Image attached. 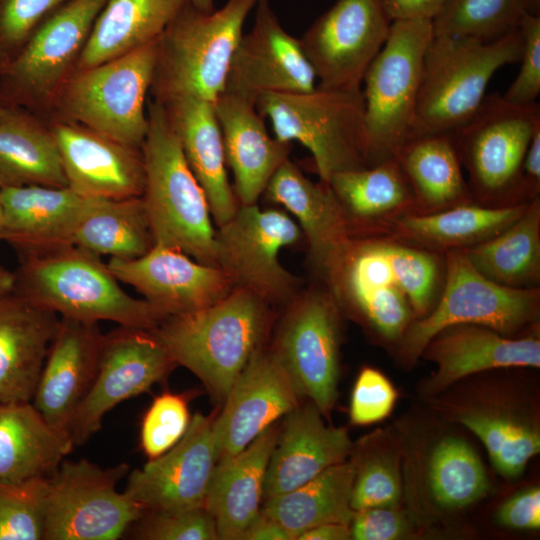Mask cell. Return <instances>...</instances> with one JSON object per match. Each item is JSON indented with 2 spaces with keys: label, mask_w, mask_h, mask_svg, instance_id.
Listing matches in <instances>:
<instances>
[{
  "label": "cell",
  "mask_w": 540,
  "mask_h": 540,
  "mask_svg": "<svg viewBox=\"0 0 540 540\" xmlns=\"http://www.w3.org/2000/svg\"><path fill=\"white\" fill-rule=\"evenodd\" d=\"M445 256L390 236H352L319 280L343 315L396 349L409 325L437 303Z\"/></svg>",
  "instance_id": "cell-1"
},
{
  "label": "cell",
  "mask_w": 540,
  "mask_h": 540,
  "mask_svg": "<svg viewBox=\"0 0 540 540\" xmlns=\"http://www.w3.org/2000/svg\"><path fill=\"white\" fill-rule=\"evenodd\" d=\"M270 305L234 288L219 302L168 316L153 330L177 365L190 370L218 402H224L252 355L263 346Z\"/></svg>",
  "instance_id": "cell-2"
},
{
  "label": "cell",
  "mask_w": 540,
  "mask_h": 540,
  "mask_svg": "<svg viewBox=\"0 0 540 540\" xmlns=\"http://www.w3.org/2000/svg\"><path fill=\"white\" fill-rule=\"evenodd\" d=\"M118 282L100 256L67 245L23 256L14 292L61 318L154 330L166 317Z\"/></svg>",
  "instance_id": "cell-3"
},
{
  "label": "cell",
  "mask_w": 540,
  "mask_h": 540,
  "mask_svg": "<svg viewBox=\"0 0 540 540\" xmlns=\"http://www.w3.org/2000/svg\"><path fill=\"white\" fill-rule=\"evenodd\" d=\"M147 115L148 130L141 146L145 170L141 198L154 245L216 266V230L205 192L185 159L163 105L152 99Z\"/></svg>",
  "instance_id": "cell-4"
},
{
  "label": "cell",
  "mask_w": 540,
  "mask_h": 540,
  "mask_svg": "<svg viewBox=\"0 0 540 540\" xmlns=\"http://www.w3.org/2000/svg\"><path fill=\"white\" fill-rule=\"evenodd\" d=\"M256 2L228 0L205 13L187 1L157 40L152 99L191 96L214 103L225 91L233 53Z\"/></svg>",
  "instance_id": "cell-5"
},
{
  "label": "cell",
  "mask_w": 540,
  "mask_h": 540,
  "mask_svg": "<svg viewBox=\"0 0 540 540\" xmlns=\"http://www.w3.org/2000/svg\"><path fill=\"white\" fill-rule=\"evenodd\" d=\"M522 49L520 27L489 42L433 36L423 60L409 136L460 128L480 108L493 75L518 63Z\"/></svg>",
  "instance_id": "cell-6"
},
{
  "label": "cell",
  "mask_w": 540,
  "mask_h": 540,
  "mask_svg": "<svg viewBox=\"0 0 540 540\" xmlns=\"http://www.w3.org/2000/svg\"><path fill=\"white\" fill-rule=\"evenodd\" d=\"M157 40L75 70L58 92L48 121L81 124L141 148L148 130L146 99L153 81Z\"/></svg>",
  "instance_id": "cell-7"
},
{
  "label": "cell",
  "mask_w": 540,
  "mask_h": 540,
  "mask_svg": "<svg viewBox=\"0 0 540 540\" xmlns=\"http://www.w3.org/2000/svg\"><path fill=\"white\" fill-rule=\"evenodd\" d=\"M444 256L445 279L437 303L409 325L395 349L402 364H415L427 342L454 324L483 325L509 337L539 333L540 288L495 283L480 274L461 250Z\"/></svg>",
  "instance_id": "cell-8"
},
{
  "label": "cell",
  "mask_w": 540,
  "mask_h": 540,
  "mask_svg": "<svg viewBox=\"0 0 540 540\" xmlns=\"http://www.w3.org/2000/svg\"><path fill=\"white\" fill-rule=\"evenodd\" d=\"M274 137L299 142L312 155L321 181L338 172L367 167L364 158V97L360 89L316 87L308 92L272 93L256 102Z\"/></svg>",
  "instance_id": "cell-9"
},
{
  "label": "cell",
  "mask_w": 540,
  "mask_h": 540,
  "mask_svg": "<svg viewBox=\"0 0 540 540\" xmlns=\"http://www.w3.org/2000/svg\"><path fill=\"white\" fill-rule=\"evenodd\" d=\"M432 21L398 19L367 69L364 97V158L367 166L393 158L408 138L420 89Z\"/></svg>",
  "instance_id": "cell-10"
},
{
  "label": "cell",
  "mask_w": 540,
  "mask_h": 540,
  "mask_svg": "<svg viewBox=\"0 0 540 540\" xmlns=\"http://www.w3.org/2000/svg\"><path fill=\"white\" fill-rule=\"evenodd\" d=\"M539 127L538 102L517 105L493 93L486 95L470 120L452 132L474 202L490 207L523 204L521 167Z\"/></svg>",
  "instance_id": "cell-11"
},
{
  "label": "cell",
  "mask_w": 540,
  "mask_h": 540,
  "mask_svg": "<svg viewBox=\"0 0 540 540\" xmlns=\"http://www.w3.org/2000/svg\"><path fill=\"white\" fill-rule=\"evenodd\" d=\"M121 463L101 468L87 459L63 460L47 478L42 540H117L144 511L116 487Z\"/></svg>",
  "instance_id": "cell-12"
},
{
  "label": "cell",
  "mask_w": 540,
  "mask_h": 540,
  "mask_svg": "<svg viewBox=\"0 0 540 540\" xmlns=\"http://www.w3.org/2000/svg\"><path fill=\"white\" fill-rule=\"evenodd\" d=\"M108 0H69L33 33L0 71V90L9 106L48 120L53 102L89 39Z\"/></svg>",
  "instance_id": "cell-13"
},
{
  "label": "cell",
  "mask_w": 540,
  "mask_h": 540,
  "mask_svg": "<svg viewBox=\"0 0 540 540\" xmlns=\"http://www.w3.org/2000/svg\"><path fill=\"white\" fill-rule=\"evenodd\" d=\"M300 236L297 222L283 211L239 205L216 230V266L233 289L247 290L268 305H287L301 291V280L281 264L279 254Z\"/></svg>",
  "instance_id": "cell-14"
},
{
  "label": "cell",
  "mask_w": 540,
  "mask_h": 540,
  "mask_svg": "<svg viewBox=\"0 0 540 540\" xmlns=\"http://www.w3.org/2000/svg\"><path fill=\"white\" fill-rule=\"evenodd\" d=\"M286 306L271 349L301 396L327 416L338 394L343 313L322 282L301 290Z\"/></svg>",
  "instance_id": "cell-15"
},
{
  "label": "cell",
  "mask_w": 540,
  "mask_h": 540,
  "mask_svg": "<svg viewBox=\"0 0 540 540\" xmlns=\"http://www.w3.org/2000/svg\"><path fill=\"white\" fill-rule=\"evenodd\" d=\"M391 23L382 0H336L299 38L317 86L362 88Z\"/></svg>",
  "instance_id": "cell-16"
},
{
  "label": "cell",
  "mask_w": 540,
  "mask_h": 540,
  "mask_svg": "<svg viewBox=\"0 0 540 540\" xmlns=\"http://www.w3.org/2000/svg\"><path fill=\"white\" fill-rule=\"evenodd\" d=\"M175 366L153 330L119 325L104 335L95 377L71 421L74 445L98 432L108 411L149 390Z\"/></svg>",
  "instance_id": "cell-17"
},
{
  "label": "cell",
  "mask_w": 540,
  "mask_h": 540,
  "mask_svg": "<svg viewBox=\"0 0 540 540\" xmlns=\"http://www.w3.org/2000/svg\"><path fill=\"white\" fill-rule=\"evenodd\" d=\"M213 420L196 413L171 449L130 472L124 493L144 513H175L205 506L218 462Z\"/></svg>",
  "instance_id": "cell-18"
},
{
  "label": "cell",
  "mask_w": 540,
  "mask_h": 540,
  "mask_svg": "<svg viewBox=\"0 0 540 540\" xmlns=\"http://www.w3.org/2000/svg\"><path fill=\"white\" fill-rule=\"evenodd\" d=\"M254 10L252 28L233 53L225 91L256 104L265 94L313 90L316 75L299 38L283 28L269 0H257Z\"/></svg>",
  "instance_id": "cell-19"
},
{
  "label": "cell",
  "mask_w": 540,
  "mask_h": 540,
  "mask_svg": "<svg viewBox=\"0 0 540 540\" xmlns=\"http://www.w3.org/2000/svg\"><path fill=\"white\" fill-rule=\"evenodd\" d=\"M301 394L282 362L261 346L230 388L213 420L218 460L248 446L281 416L297 407Z\"/></svg>",
  "instance_id": "cell-20"
},
{
  "label": "cell",
  "mask_w": 540,
  "mask_h": 540,
  "mask_svg": "<svg viewBox=\"0 0 540 540\" xmlns=\"http://www.w3.org/2000/svg\"><path fill=\"white\" fill-rule=\"evenodd\" d=\"M107 266L118 281L135 288L165 317L201 310L233 290L220 268L161 245L136 259L110 258Z\"/></svg>",
  "instance_id": "cell-21"
},
{
  "label": "cell",
  "mask_w": 540,
  "mask_h": 540,
  "mask_svg": "<svg viewBox=\"0 0 540 540\" xmlns=\"http://www.w3.org/2000/svg\"><path fill=\"white\" fill-rule=\"evenodd\" d=\"M420 358L435 365L422 393L436 396L469 376L490 370L539 368V333L509 337L483 325L454 324L438 331Z\"/></svg>",
  "instance_id": "cell-22"
},
{
  "label": "cell",
  "mask_w": 540,
  "mask_h": 540,
  "mask_svg": "<svg viewBox=\"0 0 540 540\" xmlns=\"http://www.w3.org/2000/svg\"><path fill=\"white\" fill-rule=\"evenodd\" d=\"M49 122L70 189L100 199L142 195L145 170L141 148L128 146L81 124Z\"/></svg>",
  "instance_id": "cell-23"
},
{
  "label": "cell",
  "mask_w": 540,
  "mask_h": 540,
  "mask_svg": "<svg viewBox=\"0 0 540 540\" xmlns=\"http://www.w3.org/2000/svg\"><path fill=\"white\" fill-rule=\"evenodd\" d=\"M103 337L98 323L60 318L50 345L32 404L68 436L73 415L95 377Z\"/></svg>",
  "instance_id": "cell-24"
},
{
  "label": "cell",
  "mask_w": 540,
  "mask_h": 540,
  "mask_svg": "<svg viewBox=\"0 0 540 540\" xmlns=\"http://www.w3.org/2000/svg\"><path fill=\"white\" fill-rule=\"evenodd\" d=\"M286 416L268 462L264 500L305 484L344 462L353 450L346 428L327 426L312 402L299 404Z\"/></svg>",
  "instance_id": "cell-25"
},
{
  "label": "cell",
  "mask_w": 540,
  "mask_h": 540,
  "mask_svg": "<svg viewBox=\"0 0 540 540\" xmlns=\"http://www.w3.org/2000/svg\"><path fill=\"white\" fill-rule=\"evenodd\" d=\"M92 200L69 187L1 189V239L21 257L72 245L74 230Z\"/></svg>",
  "instance_id": "cell-26"
},
{
  "label": "cell",
  "mask_w": 540,
  "mask_h": 540,
  "mask_svg": "<svg viewBox=\"0 0 540 540\" xmlns=\"http://www.w3.org/2000/svg\"><path fill=\"white\" fill-rule=\"evenodd\" d=\"M213 104L236 199L239 205L256 204L271 177L289 159L291 143L270 136L254 103L224 91Z\"/></svg>",
  "instance_id": "cell-27"
},
{
  "label": "cell",
  "mask_w": 540,
  "mask_h": 540,
  "mask_svg": "<svg viewBox=\"0 0 540 540\" xmlns=\"http://www.w3.org/2000/svg\"><path fill=\"white\" fill-rule=\"evenodd\" d=\"M59 321L14 291L0 296V404L32 401Z\"/></svg>",
  "instance_id": "cell-28"
},
{
  "label": "cell",
  "mask_w": 540,
  "mask_h": 540,
  "mask_svg": "<svg viewBox=\"0 0 540 540\" xmlns=\"http://www.w3.org/2000/svg\"><path fill=\"white\" fill-rule=\"evenodd\" d=\"M263 194L296 218L308 243L310 264L320 280L352 238L350 224L329 184L313 182L287 159Z\"/></svg>",
  "instance_id": "cell-29"
},
{
  "label": "cell",
  "mask_w": 540,
  "mask_h": 540,
  "mask_svg": "<svg viewBox=\"0 0 540 540\" xmlns=\"http://www.w3.org/2000/svg\"><path fill=\"white\" fill-rule=\"evenodd\" d=\"M446 411L481 440L493 467L505 478L520 476L540 451L536 415L512 398L495 393L463 396L447 404Z\"/></svg>",
  "instance_id": "cell-30"
},
{
  "label": "cell",
  "mask_w": 540,
  "mask_h": 540,
  "mask_svg": "<svg viewBox=\"0 0 540 540\" xmlns=\"http://www.w3.org/2000/svg\"><path fill=\"white\" fill-rule=\"evenodd\" d=\"M185 156L203 188L217 226L229 220L239 203L229 183L220 125L212 102L183 96L160 102Z\"/></svg>",
  "instance_id": "cell-31"
},
{
  "label": "cell",
  "mask_w": 540,
  "mask_h": 540,
  "mask_svg": "<svg viewBox=\"0 0 540 540\" xmlns=\"http://www.w3.org/2000/svg\"><path fill=\"white\" fill-rule=\"evenodd\" d=\"M279 432L272 424L242 451L218 460L205 502L218 539L242 540L259 515L265 474Z\"/></svg>",
  "instance_id": "cell-32"
},
{
  "label": "cell",
  "mask_w": 540,
  "mask_h": 540,
  "mask_svg": "<svg viewBox=\"0 0 540 540\" xmlns=\"http://www.w3.org/2000/svg\"><path fill=\"white\" fill-rule=\"evenodd\" d=\"M326 183L347 217L352 236L381 235L394 220L417 213L413 195L394 158L335 173Z\"/></svg>",
  "instance_id": "cell-33"
},
{
  "label": "cell",
  "mask_w": 540,
  "mask_h": 540,
  "mask_svg": "<svg viewBox=\"0 0 540 540\" xmlns=\"http://www.w3.org/2000/svg\"><path fill=\"white\" fill-rule=\"evenodd\" d=\"M530 202L507 207L471 202L435 213H411L394 220L380 236L443 255L462 251L499 234L522 215Z\"/></svg>",
  "instance_id": "cell-34"
},
{
  "label": "cell",
  "mask_w": 540,
  "mask_h": 540,
  "mask_svg": "<svg viewBox=\"0 0 540 540\" xmlns=\"http://www.w3.org/2000/svg\"><path fill=\"white\" fill-rule=\"evenodd\" d=\"M73 446L71 437L52 427L32 402L0 404V482L49 478Z\"/></svg>",
  "instance_id": "cell-35"
},
{
  "label": "cell",
  "mask_w": 540,
  "mask_h": 540,
  "mask_svg": "<svg viewBox=\"0 0 540 540\" xmlns=\"http://www.w3.org/2000/svg\"><path fill=\"white\" fill-rule=\"evenodd\" d=\"M417 213H435L474 202L452 133L409 136L396 150Z\"/></svg>",
  "instance_id": "cell-36"
},
{
  "label": "cell",
  "mask_w": 540,
  "mask_h": 540,
  "mask_svg": "<svg viewBox=\"0 0 540 540\" xmlns=\"http://www.w3.org/2000/svg\"><path fill=\"white\" fill-rule=\"evenodd\" d=\"M22 186L68 187L50 122L9 106L0 117V190Z\"/></svg>",
  "instance_id": "cell-37"
},
{
  "label": "cell",
  "mask_w": 540,
  "mask_h": 540,
  "mask_svg": "<svg viewBox=\"0 0 540 540\" xmlns=\"http://www.w3.org/2000/svg\"><path fill=\"white\" fill-rule=\"evenodd\" d=\"M187 1L108 0L94 23L75 70L100 64L156 41Z\"/></svg>",
  "instance_id": "cell-38"
},
{
  "label": "cell",
  "mask_w": 540,
  "mask_h": 540,
  "mask_svg": "<svg viewBox=\"0 0 540 540\" xmlns=\"http://www.w3.org/2000/svg\"><path fill=\"white\" fill-rule=\"evenodd\" d=\"M352 462L333 465L305 484L264 500L261 512L278 522L292 540L325 523L349 524L354 510Z\"/></svg>",
  "instance_id": "cell-39"
},
{
  "label": "cell",
  "mask_w": 540,
  "mask_h": 540,
  "mask_svg": "<svg viewBox=\"0 0 540 540\" xmlns=\"http://www.w3.org/2000/svg\"><path fill=\"white\" fill-rule=\"evenodd\" d=\"M462 251L480 274L495 283L540 288V197L499 234Z\"/></svg>",
  "instance_id": "cell-40"
},
{
  "label": "cell",
  "mask_w": 540,
  "mask_h": 540,
  "mask_svg": "<svg viewBox=\"0 0 540 540\" xmlns=\"http://www.w3.org/2000/svg\"><path fill=\"white\" fill-rule=\"evenodd\" d=\"M72 245L121 260L146 254L154 241L141 196L93 198L74 230Z\"/></svg>",
  "instance_id": "cell-41"
},
{
  "label": "cell",
  "mask_w": 540,
  "mask_h": 540,
  "mask_svg": "<svg viewBox=\"0 0 540 540\" xmlns=\"http://www.w3.org/2000/svg\"><path fill=\"white\" fill-rule=\"evenodd\" d=\"M426 472L429 498L442 510L464 509L489 490V479L476 451L458 437H444L434 445Z\"/></svg>",
  "instance_id": "cell-42"
},
{
  "label": "cell",
  "mask_w": 540,
  "mask_h": 540,
  "mask_svg": "<svg viewBox=\"0 0 540 540\" xmlns=\"http://www.w3.org/2000/svg\"><path fill=\"white\" fill-rule=\"evenodd\" d=\"M523 0H448L432 20L434 36L498 39L520 27Z\"/></svg>",
  "instance_id": "cell-43"
},
{
  "label": "cell",
  "mask_w": 540,
  "mask_h": 540,
  "mask_svg": "<svg viewBox=\"0 0 540 540\" xmlns=\"http://www.w3.org/2000/svg\"><path fill=\"white\" fill-rule=\"evenodd\" d=\"M351 507H398L402 496L399 461L381 434L363 439L356 449Z\"/></svg>",
  "instance_id": "cell-44"
},
{
  "label": "cell",
  "mask_w": 540,
  "mask_h": 540,
  "mask_svg": "<svg viewBox=\"0 0 540 540\" xmlns=\"http://www.w3.org/2000/svg\"><path fill=\"white\" fill-rule=\"evenodd\" d=\"M46 479L0 482V540H42Z\"/></svg>",
  "instance_id": "cell-45"
},
{
  "label": "cell",
  "mask_w": 540,
  "mask_h": 540,
  "mask_svg": "<svg viewBox=\"0 0 540 540\" xmlns=\"http://www.w3.org/2000/svg\"><path fill=\"white\" fill-rule=\"evenodd\" d=\"M191 418L187 398L165 392L146 411L140 430L141 448L149 460L171 449L185 434Z\"/></svg>",
  "instance_id": "cell-46"
},
{
  "label": "cell",
  "mask_w": 540,
  "mask_h": 540,
  "mask_svg": "<svg viewBox=\"0 0 540 540\" xmlns=\"http://www.w3.org/2000/svg\"><path fill=\"white\" fill-rule=\"evenodd\" d=\"M69 0H0V71L33 33Z\"/></svg>",
  "instance_id": "cell-47"
},
{
  "label": "cell",
  "mask_w": 540,
  "mask_h": 540,
  "mask_svg": "<svg viewBox=\"0 0 540 540\" xmlns=\"http://www.w3.org/2000/svg\"><path fill=\"white\" fill-rule=\"evenodd\" d=\"M130 528L141 540H215V521L205 506L175 513H144Z\"/></svg>",
  "instance_id": "cell-48"
},
{
  "label": "cell",
  "mask_w": 540,
  "mask_h": 540,
  "mask_svg": "<svg viewBox=\"0 0 540 540\" xmlns=\"http://www.w3.org/2000/svg\"><path fill=\"white\" fill-rule=\"evenodd\" d=\"M397 391L379 370L364 367L352 390L349 416L354 425H370L386 418L393 410Z\"/></svg>",
  "instance_id": "cell-49"
},
{
  "label": "cell",
  "mask_w": 540,
  "mask_h": 540,
  "mask_svg": "<svg viewBox=\"0 0 540 540\" xmlns=\"http://www.w3.org/2000/svg\"><path fill=\"white\" fill-rule=\"evenodd\" d=\"M520 30L523 36L520 69L502 97L513 104L528 105L537 102L540 94V16L526 14Z\"/></svg>",
  "instance_id": "cell-50"
},
{
  "label": "cell",
  "mask_w": 540,
  "mask_h": 540,
  "mask_svg": "<svg viewBox=\"0 0 540 540\" xmlns=\"http://www.w3.org/2000/svg\"><path fill=\"white\" fill-rule=\"evenodd\" d=\"M415 522L398 507H373L355 511L350 522L351 539L399 540L408 538Z\"/></svg>",
  "instance_id": "cell-51"
},
{
  "label": "cell",
  "mask_w": 540,
  "mask_h": 540,
  "mask_svg": "<svg viewBox=\"0 0 540 540\" xmlns=\"http://www.w3.org/2000/svg\"><path fill=\"white\" fill-rule=\"evenodd\" d=\"M497 519L502 525L512 529H539L540 489L529 487L510 497L499 508Z\"/></svg>",
  "instance_id": "cell-52"
},
{
  "label": "cell",
  "mask_w": 540,
  "mask_h": 540,
  "mask_svg": "<svg viewBox=\"0 0 540 540\" xmlns=\"http://www.w3.org/2000/svg\"><path fill=\"white\" fill-rule=\"evenodd\" d=\"M540 197V127L534 132L525 153L520 177V199L523 203Z\"/></svg>",
  "instance_id": "cell-53"
},
{
  "label": "cell",
  "mask_w": 540,
  "mask_h": 540,
  "mask_svg": "<svg viewBox=\"0 0 540 540\" xmlns=\"http://www.w3.org/2000/svg\"><path fill=\"white\" fill-rule=\"evenodd\" d=\"M392 21L425 19L432 21L448 0H382Z\"/></svg>",
  "instance_id": "cell-54"
},
{
  "label": "cell",
  "mask_w": 540,
  "mask_h": 540,
  "mask_svg": "<svg viewBox=\"0 0 540 540\" xmlns=\"http://www.w3.org/2000/svg\"><path fill=\"white\" fill-rule=\"evenodd\" d=\"M242 540H292L289 533L261 511L245 530Z\"/></svg>",
  "instance_id": "cell-55"
},
{
  "label": "cell",
  "mask_w": 540,
  "mask_h": 540,
  "mask_svg": "<svg viewBox=\"0 0 540 540\" xmlns=\"http://www.w3.org/2000/svg\"><path fill=\"white\" fill-rule=\"evenodd\" d=\"M351 539L350 525L325 523L302 533L297 540H348Z\"/></svg>",
  "instance_id": "cell-56"
},
{
  "label": "cell",
  "mask_w": 540,
  "mask_h": 540,
  "mask_svg": "<svg viewBox=\"0 0 540 540\" xmlns=\"http://www.w3.org/2000/svg\"><path fill=\"white\" fill-rule=\"evenodd\" d=\"M15 272H11L0 264V296L14 291Z\"/></svg>",
  "instance_id": "cell-57"
},
{
  "label": "cell",
  "mask_w": 540,
  "mask_h": 540,
  "mask_svg": "<svg viewBox=\"0 0 540 540\" xmlns=\"http://www.w3.org/2000/svg\"><path fill=\"white\" fill-rule=\"evenodd\" d=\"M188 2L196 9L205 13H210L215 10V0H188Z\"/></svg>",
  "instance_id": "cell-58"
},
{
  "label": "cell",
  "mask_w": 540,
  "mask_h": 540,
  "mask_svg": "<svg viewBox=\"0 0 540 540\" xmlns=\"http://www.w3.org/2000/svg\"><path fill=\"white\" fill-rule=\"evenodd\" d=\"M527 14L540 16V0H523Z\"/></svg>",
  "instance_id": "cell-59"
},
{
  "label": "cell",
  "mask_w": 540,
  "mask_h": 540,
  "mask_svg": "<svg viewBox=\"0 0 540 540\" xmlns=\"http://www.w3.org/2000/svg\"><path fill=\"white\" fill-rule=\"evenodd\" d=\"M9 105L5 102L3 95L0 90V117L6 112Z\"/></svg>",
  "instance_id": "cell-60"
},
{
  "label": "cell",
  "mask_w": 540,
  "mask_h": 540,
  "mask_svg": "<svg viewBox=\"0 0 540 540\" xmlns=\"http://www.w3.org/2000/svg\"><path fill=\"white\" fill-rule=\"evenodd\" d=\"M1 229H2V208H1V203H0V242L2 241V239H1Z\"/></svg>",
  "instance_id": "cell-61"
}]
</instances>
